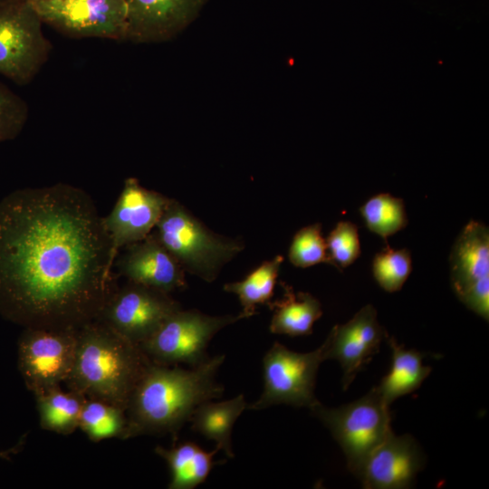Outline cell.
I'll return each instance as SVG.
<instances>
[{"mask_svg":"<svg viewBox=\"0 0 489 489\" xmlns=\"http://www.w3.org/2000/svg\"><path fill=\"white\" fill-rule=\"evenodd\" d=\"M110 243L91 196L57 183L0 201V315L24 328L80 329L116 289Z\"/></svg>","mask_w":489,"mask_h":489,"instance_id":"obj_1","label":"cell"},{"mask_svg":"<svg viewBox=\"0 0 489 489\" xmlns=\"http://www.w3.org/2000/svg\"><path fill=\"white\" fill-rule=\"evenodd\" d=\"M224 360L225 355H216L187 369L152 362L130 395L123 440L166 434L176 440L199 404L224 394V386L216 381Z\"/></svg>","mask_w":489,"mask_h":489,"instance_id":"obj_2","label":"cell"},{"mask_svg":"<svg viewBox=\"0 0 489 489\" xmlns=\"http://www.w3.org/2000/svg\"><path fill=\"white\" fill-rule=\"evenodd\" d=\"M152 363L140 347L99 321L78 330L70 390L126 410L130 395Z\"/></svg>","mask_w":489,"mask_h":489,"instance_id":"obj_3","label":"cell"},{"mask_svg":"<svg viewBox=\"0 0 489 489\" xmlns=\"http://www.w3.org/2000/svg\"><path fill=\"white\" fill-rule=\"evenodd\" d=\"M158 241L186 272L211 283L221 267L243 248L237 240L219 235L170 198L154 232Z\"/></svg>","mask_w":489,"mask_h":489,"instance_id":"obj_4","label":"cell"},{"mask_svg":"<svg viewBox=\"0 0 489 489\" xmlns=\"http://www.w3.org/2000/svg\"><path fill=\"white\" fill-rule=\"evenodd\" d=\"M310 410L331 431L357 477L369 454L393 432L389 405L376 387L346 405L326 408L319 401Z\"/></svg>","mask_w":489,"mask_h":489,"instance_id":"obj_5","label":"cell"},{"mask_svg":"<svg viewBox=\"0 0 489 489\" xmlns=\"http://www.w3.org/2000/svg\"><path fill=\"white\" fill-rule=\"evenodd\" d=\"M244 319L238 315L211 316L182 308L170 314L139 347L157 364L195 368L210 357L206 350L223 328Z\"/></svg>","mask_w":489,"mask_h":489,"instance_id":"obj_6","label":"cell"},{"mask_svg":"<svg viewBox=\"0 0 489 489\" xmlns=\"http://www.w3.org/2000/svg\"><path fill=\"white\" fill-rule=\"evenodd\" d=\"M43 22L24 0H0V74L27 84L47 62L52 46Z\"/></svg>","mask_w":489,"mask_h":489,"instance_id":"obj_7","label":"cell"},{"mask_svg":"<svg viewBox=\"0 0 489 489\" xmlns=\"http://www.w3.org/2000/svg\"><path fill=\"white\" fill-rule=\"evenodd\" d=\"M324 360L322 344L312 351L300 353L274 342L263 360V392L247 408L260 410L287 404L311 409L319 402L314 390L318 369Z\"/></svg>","mask_w":489,"mask_h":489,"instance_id":"obj_8","label":"cell"},{"mask_svg":"<svg viewBox=\"0 0 489 489\" xmlns=\"http://www.w3.org/2000/svg\"><path fill=\"white\" fill-rule=\"evenodd\" d=\"M78 330L24 328L18 340V369L34 396L59 387L70 376Z\"/></svg>","mask_w":489,"mask_h":489,"instance_id":"obj_9","label":"cell"},{"mask_svg":"<svg viewBox=\"0 0 489 489\" xmlns=\"http://www.w3.org/2000/svg\"><path fill=\"white\" fill-rule=\"evenodd\" d=\"M179 309L170 293L127 281L112 292L96 321L139 346Z\"/></svg>","mask_w":489,"mask_h":489,"instance_id":"obj_10","label":"cell"},{"mask_svg":"<svg viewBox=\"0 0 489 489\" xmlns=\"http://www.w3.org/2000/svg\"><path fill=\"white\" fill-rule=\"evenodd\" d=\"M30 4L43 24L69 36L127 39L124 0H41Z\"/></svg>","mask_w":489,"mask_h":489,"instance_id":"obj_11","label":"cell"},{"mask_svg":"<svg viewBox=\"0 0 489 489\" xmlns=\"http://www.w3.org/2000/svg\"><path fill=\"white\" fill-rule=\"evenodd\" d=\"M450 281L457 298L484 320L489 317V230L471 220L455 239L449 255Z\"/></svg>","mask_w":489,"mask_h":489,"instance_id":"obj_12","label":"cell"},{"mask_svg":"<svg viewBox=\"0 0 489 489\" xmlns=\"http://www.w3.org/2000/svg\"><path fill=\"white\" fill-rule=\"evenodd\" d=\"M170 198L142 187L136 177H128L103 225L110 243V264L120 251L148 236L155 228Z\"/></svg>","mask_w":489,"mask_h":489,"instance_id":"obj_13","label":"cell"},{"mask_svg":"<svg viewBox=\"0 0 489 489\" xmlns=\"http://www.w3.org/2000/svg\"><path fill=\"white\" fill-rule=\"evenodd\" d=\"M388 332L371 304L362 307L349 321L335 325L322 343L324 358L336 360L343 369L342 385L347 389L357 374L379 351Z\"/></svg>","mask_w":489,"mask_h":489,"instance_id":"obj_14","label":"cell"},{"mask_svg":"<svg viewBox=\"0 0 489 489\" xmlns=\"http://www.w3.org/2000/svg\"><path fill=\"white\" fill-rule=\"evenodd\" d=\"M207 0H124L127 39L149 43L171 40L199 14Z\"/></svg>","mask_w":489,"mask_h":489,"instance_id":"obj_15","label":"cell"},{"mask_svg":"<svg viewBox=\"0 0 489 489\" xmlns=\"http://www.w3.org/2000/svg\"><path fill=\"white\" fill-rule=\"evenodd\" d=\"M123 249L113 266L127 281L168 293L187 287L186 271L153 232Z\"/></svg>","mask_w":489,"mask_h":489,"instance_id":"obj_16","label":"cell"},{"mask_svg":"<svg viewBox=\"0 0 489 489\" xmlns=\"http://www.w3.org/2000/svg\"><path fill=\"white\" fill-rule=\"evenodd\" d=\"M423 465L424 455L415 438L392 432L369 454L358 478L367 489H405Z\"/></svg>","mask_w":489,"mask_h":489,"instance_id":"obj_17","label":"cell"},{"mask_svg":"<svg viewBox=\"0 0 489 489\" xmlns=\"http://www.w3.org/2000/svg\"><path fill=\"white\" fill-rule=\"evenodd\" d=\"M283 295L268 306L273 312L270 331L291 337L309 335L314 322L322 315L320 301L306 292H295L292 286L281 282Z\"/></svg>","mask_w":489,"mask_h":489,"instance_id":"obj_18","label":"cell"},{"mask_svg":"<svg viewBox=\"0 0 489 489\" xmlns=\"http://www.w3.org/2000/svg\"><path fill=\"white\" fill-rule=\"evenodd\" d=\"M391 350V368L378 386L382 399L390 405L395 399L417 389L431 372V367L423 365V354L406 349L394 337L385 339Z\"/></svg>","mask_w":489,"mask_h":489,"instance_id":"obj_19","label":"cell"},{"mask_svg":"<svg viewBox=\"0 0 489 489\" xmlns=\"http://www.w3.org/2000/svg\"><path fill=\"white\" fill-rule=\"evenodd\" d=\"M247 406L243 394L220 402L205 401L196 408L190 417L191 429L214 441L218 450L233 458L232 429Z\"/></svg>","mask_w":489,"mask_h":489,"instance_id":"obj_20","label":"cell"},{"mask_svg":"<svg viewBox=\"0 0 489 489\" xmlns=\"http://www.w3.org/2000/svg\"><path fill=\"white\" fill-rule=\"evenodd\" d=\"M218 448L205 451L194 442H184L171 448L158 446L155 453L168 464L170 471L169 489H194L203 484L212 468L218 463L214 455Z\"/></svg>","mask_w":489,"mask_h":489,"instance_id":"obj_21","label":"cell"},{"mask_svg":"<svg viewBox=\"0 0 489 489\" xmlns=\"http://www.w3.org/2000/svg\"><path fill=\"white\" fill-rule=\"evenodd\" d=\"M35 399L43 429L70 435L78 428L85 396L70 389L62 391L59 386L35 395Z\"/></svg>","mask_w":489,"mask_h":489,"instance_id":"obj_22","label":"cell"},{"mask_svg":"<svg viewBox=\"0 0 489 489\" xmlns=\"http://www.w3.org/2000/svg\"><path fill=\"white\" fill-rule=\"evenodd\" d=\"M283 262L282 255L264 261L249 273L243 280L227 283L224 290L237 295L242 306L241 314L244 319L256 313L258 304L272 302L280 267Z\"/></svg>","mask_w":489,"mask_h":489,"instance_id":"obj_23","label":"cell"},{"mask_svg":"<svg viewBox=\"0 0 489 489\" xmlns=\"http://www.w3.org/2000/svg\"><path fill=\"white\" fill-rule=\"evenodd\" d=\"M126 425L127 417L123 408L101 399L86 398L78 428L90 440L100 442L112 437L123 440Z\"/></svg>","mask_w":489,"mask_h":489,"instance_id":"obj_24","label":"cell"},{"mask_svg":"<svg viewBox=\"0 0 489 489\" xmlns=\"http://www.w3.org/2000/svg\"><path fill=\"white\" fill-rule=\"evenodd\" d=\"M360 212L368 229L386 242L408 222L403 199L388 193L371 197L360 207Z\"/></svg>","mask_w":489,"mask_h":489,"instance_id":"obj_25","label":"cell"},{"mask_svg":"<svg viewBox=\"0 0 489 489\" xmlns=\"http://www.w3.org/2000/svg\"><path fill=\"white\" fill-rule=\"evenodd\" d=\"M412 271V258L407 248L394 249L386 245L372 260V273L386 292L399 291Z\"/></svg>","mask_w":489,"mask_h":489,"instance_id":"obj_26","label":"cell"},{"mask_svg":"<svg viewBox=\"0 0 489 489\" xmlns=\"http://www.w3.org/2000/svg\"><path fill=\"white\" fill-rule=\"evenodd\" d=\"M288 258L295 267L307 268L321 263L334 266L320 223L306 225L296 232L289 247Z\"/></svg>","mask_w":489,"mask_h":489,"instance_id":"obj_27","label":"cell"},{"mask_svg":"<svg viewBox=\"0 0 489 489\" xmlns=\"http://www.w3.org/2000/svg\"><path fill=\"white\" fill-rule=\"evenodd\" d=\"M334 266L340 270L353 264L360 254L358 226L350 221H340L325 239Z\"/></svg>","mask_w":489,"mask_h":489,"instance_id":"obj_28","label":"cell"},{"mask_svg":"<svg viewBox=\"0 0 489 489\" xmlns=\"http://www.w3.org/2000/svg\"><path fill=\"white\" fill-rule=\"evenodd\" d=\"M27 117L25 101L0 82V143L16 138L24 129Z\"/></svg>","mask_w":489,"mask_h":489,"instance_id":"obj_29","label":"cell"},{"mask_svg":"<svg viewBox=\"0 0 489 489\" xmlns=\"http://www.w3.org/2000/svg\"><path fill=\"white\" fill-rule=\"evenodd\" d=\"M24 444V437L21 438V440L15 445L13 447L7 449V450H4V451H0V459L1 458H9V456L11 455H14L16 454L21 448H22V446Z\"/></svg>","mask_w":489,"mask_h":489,"instance_id":"obj_30","label":"cell"},{"mask_svg":"<svg viewBox=\"0 0 489 489\" xmlns=\"http://www.w3.org/2000/svg\"><path fill=\"white\" fill-rule=\"evenodd\" d=\"M24 1L32 3V2H35V1H41V0H24Z\"/></svg>","mask_w":489,"mask_h":489,"instance_id":"obj_31","label":"cell"}]
</instances>
